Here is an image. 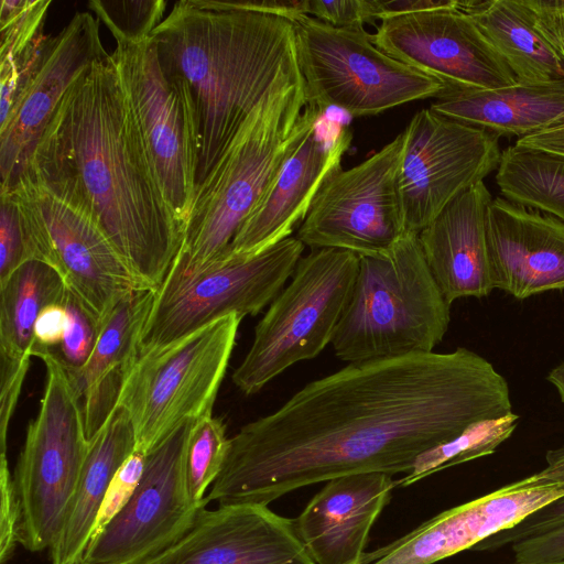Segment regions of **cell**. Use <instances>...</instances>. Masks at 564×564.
<instances>
[{
  "mask_svg": "<svg viewBox=\"0 0 564 564\" xmlns=\"http://www.w3.org/2000/svg\"><path fill=\"white\" fill-rule=\"evenodd\" d=\"M307 13L341 29H364L377 20L375 0H307Z\"/></svg>",
  "mask_w": 564,
  "mask_h": 564,
  "instance_id": "cell-39",
  "label": "cell"
},
{
  "mask_svg": "<svg viewBox=\"0 0 564 564\" xmlns=\"http://www.w3.org/2000/svg\"><path fill=\"white\" fill-rule=\"evenodd\" d=\"M520 416H507L476 423L459 436L443 443L417 458L410 473L395 480L397 487H408L445 468L494 454L518 426Z\"/></svg>",
  "mask_w": 564,
  "mask_h": 564,
  "instance_id": "cell-30",
  "label": "cell"
},
{
  "mask_svg": "<svg viewBox=\"0 0 564 564\" xmlns=\"http://www.w3.org/2000/svg\"><path fill=\"white\" fill-rule=\"evenodd\" d=\"M449 322L451 304L426 264L419 234L406 231L388 252L359 257L332 345L348 364L432 352Z\"/></svg>",
  "mask_w": 564,
  "mask_h": 564,
  "instance_id": "cell-5",
  "label": "cell"
},
{
  "mask_svg": "<svg viewBox=\"0 0 564 564\" xmlns=\"http://www.w3.org/2000/svg\"><path fill=\"white\" fill-rule=\"evenodd\" d=\"M242 317L236 314L166 345L140 350L117 401L149 453L191 420L212 415Z\"/></svg>",
  "mask_w": 564,
  "mask_h": 564,
  "instance_id": "cell-6",
  "label": "cell"
},
{
  "mask_svg": "<svg viewBox=\"0 0 564 564\" xmlns=\"http://www.w3.org/2000/svg\"><path fill=\"white\" fill-rule=\"evenodd\" d=\"M392 58L458 89H495L518 82L470 15L435 9L388 17L372 34Z\"/></svg>",
  "mask_w": 564,
  "mask_h": 564,
  "instance_id": "cell-16",
  "label": "cell"
},
{
  "mask_svg": "<svg viewBox=\"0 0 564 564\" xmlns=\"http://www.w3.org/2000/svg\"><path fill=\"white\" fill-rule=\"evenodd\" d=\"M546 466L540 471L523 478L529 486L560 484L564 486V446L550 449L545 455Z\"/></svg>",
  "mask_w": 564,
  "mask_h": 564,
  "instance_id": "cell-45",
  "label": "cell"
},
{
  "mask_svg": "<svg viewBox=\"0 0 564 564\" xmlns=\"http://www.w3.org/2000/svg\"><path fill=\"white\" fill-rule=\"evenodd\" d=\"M135 448L128 412L116 405L89 440L88 453L59 534L51 546L52 564L83 561L112 478Z\"/></svg>",
  "mask_w": 564,
  "mask_h": 564,
  "instance_id": "cell-26",
  "label": "cell"
},
{
  "mask_svg": "<svg viewBox=\"0 0 564 564\" xmlns=\"http://www.w3.org/2000/svg\"><path fill=\"white\" fill-rule=\"evenodd\" d=\"M516 145L564 156V123L518 139Z\"/></svg>",
  "mask_w": 564,
  "mask_h": 564,
  "instance_id": "cell-44",
  "label": "cell"
},
{
  "mask_svg": "<svg viewBox=\"0 0 564 564\" xmlns=\"http://www.w3.org/2000/svg\"><path fill=\"white\" fill-rule=\"evenodd\" d=\"M229 447L226 426L213 415L196 420L189 432L185 456V482L189 500L207 506V488L220 474Z\"/></svg>",
  "mask_w": 564,
  "mask_h": 564,
  "instance_id": "cell-31",
  "label": "cell"
},
{
  "mask_svg": "<svg viewBox=\"0 0 564 564\" xmlns=\"http://www.w3.org/2000/svg\"><path fill=\"white\" fill-rule=\"evenodd\" d=\"M546 380L556 389L561 402L564 404V361L547 373Z\"/></svg>",
  "mask_w": 564,
  "mask_h": 564,
  "instance_id": "cell-46",
  "label": "cell"
},
{
  "mask_svg": "<svg viewBox=\"0 0 564 564\" xmlns=\"http://www.w3.org/2000/svg\"><path fill=\"white\" fill-rule=\"evenodd\" d=\"M326 112L307 102L302 77L252 110L197 185L170 273L197 272L227 252L286 160Z\"/></svg>",
  "mask_w": 564,
  "mask_h": 564,
  "instance_id": "cell-4",
  "label": "cell"
},
{
  "mask_svg": "<svg viewBox=\"0 0 564 564\" xmlns=\"http://www.w3.org/2000/svg\"><path fill=\"white\" fill-rule=\"evenodd\" d=\"M434 98L433 111L498 138L522 139L564 123V82L495 89L446 86Z\"/></svg>",
  "mask_w": 564,
  "mask_h": 564,
  "instance_id": "cell-25",
  "label": "cell"
},
{
  "mask_svg": "<svg viewBox=\"0 0 564 564\" xmlns=\"http://www.w3.org/2000/svg\"><path fill=\"white\" fill-rule=\"evenodd\" d=\"M308 104L373 116L436 97L446 85L380 51L364 29H341L310 15L293 22Z\"/></svg>",
  "mask_w": 564,
  "mask_h": 564,
  "instance_id": "cell-9",
  "label": "cell"
},
{
  "mask_svg": "<svg viewBox=\"0 0 564 564\" xmlns=\"http://www.w3.org/2000/svg\"><path fill=\"white\" fill-rule=\"evenodd\" d=\"M30 359L14 360L0 357V441L1 453L7 452V434L10 420L18 404L26 377Z\"/></svg>",
  "mask_w": 564,
  "mask_h": 564,
  "instance_id": "cell-40",
  "label": "cell"
},
{
  "mask_svg": "<svg viewBox=\"0 0 564 564\" xmlns=\"http://www.w3.org/2000/svg\"><path fill=\"white\" fill-rule=\"evenodd\" d=\"M399 188L406 231L419 234L469 187L497 171L499 138L433 111H417L404 129Z\"/></svg>",
  "mask_w": 564,
  "mask_h": 564,
  "instance_id": "cell-15",
  "label": "cell"
},
{
  "mask_svg": "<svg viewBox=\"0 0 564 564\" xmlns=\"http://www.w3.org/2000/svg\"><path fill=\"white\" fill-rule=\"evenodd\" d=\"M110 54L163 192L183 226L197 189L199 122L192 91L166 74L151 36L116 40Z\"/></svg>",
  "mask_w": 564,
  "mask_h": 564,
  "instance_id": "cell-11",
  "label": "cell"
},
{
  "mask_svg": "<svg viewBox=\"0 0 564 564\" xmlns=\"http://www.w3.org/2000/svg\"><path fill=\"white\" fill-rule=\"evenodd\" d=\"M61 303L67 314V327L61 344L50 350L73 377L91 356L104 322L67 286Z\"/></svg>",
  "mask_w": 564,
  "mask_h": 564,
  "instance_id": "cell-32",
  "label": "cell"
},
{
  "mask_svg": "<svg viewBox=\"0 0 564 564\" xmlns=\"http://www.w3.org/2000/svg\"><path fill=\"white\" fill-rule=\"evenodd\" d=\"M516 2L564 64V0H516Z\"/></svg>",
  "mask_w": 564,
  "mask_h": 564,
  "instance_id": "cell-37",
  "label": "cell"
},
{
  "mask_svg": "<svg viewBox=\"0 0 564 564\" xmlns=\"http://www.w3.org/2000/svg\"><path fill=\"white\" fill-rule=\"evenodd\" d=\"M492 196L480 182L451 202L419 232L426 264L446 301L485 297L494 290L487 243Z\"/></svg>",
  "mask_w": 564,
  "mask_h": 564,
  "instance_id": "cell-23",
  "label": "cell"
},
{
  "mask_svg": "<svg viewBox=\"0 0 564 564\" xmlns=\"http://www.w3.org/2000/svg\"><path fill=\"white\" fill-rule=\"evenodd\" d=\"M516 563H541L564 558V524L511 544Z\"/></svg>",
  "mask_w": 564,
  "mask_h": 564,
  "instance_id": "cell-41",
  "label": "cell"
},
{
  "mask_svg": "<svg viewBox=\"0 0 564 564\" xmlns=\"http://www.w3.org/2000/svg\"><path fill=\"white\" fill-rule=\"evenodd\" d=\"M563 495V485L529 486L520 479L445 510L393 542L366 552L362 564H434L473 550Z\"/></svg>",
  "mask_w": 564,
  "mask_h": 564,
  "instance_id": "cell-18",
  "label": "cell"
},
{
  "mask_svg": "<svg viewBox=\"0 0 564 564\" xmlns=\"http://www.w3.org/2000/svg\"><path fill=\"white\" fill-rule=\"evenodd\" d=\"M106 52L99 20L88 11L76 12L50 36L39 68L8 119L0 124V194L10 192L55 111L74 83Z\"/></svg>",
  "mask_w": 564,
  "mask_h": 564,
  "instance_id": "cell-17",
  "label": "cell"
},
{
  "mask_svg": "<svg viewBox=\"0 0 564 564\" xmlns=\"http://www.w3.org/2000/svg\"><path fill=\"white\" fill-rule=\"evenodd\" d=\"M149 564H315L294 520L269 506L203 508L192 529Z\"/></svg>",
  "mask_w": 564,
  "mask_h": 564,
  "instance_id": "cell-20",
  "label": "cell"
},
{
  "mask_svg": "<svg viewBox=\"0 0 564 564\" xmlns=\"http://www.w3.org/2000/svg\"><path fill=\"white\" fill-rule=\"evenodd\" d=\"M358 269L359 256L341 249H314L299 260L234 371L232 382L243 394L259 392L285 369L315 358L332 343Z\"/></svg>",
  "mask_w": 564,
  "mask_h": 564,
  "instance_id": "cell-7",
  "label": "cell"
},
{
  "mask_svg": "<svg viewBox=\"0 0 564 564\" xmlns=\"http://www.w3.org/2000/svg\"><path fill=\"white\" fill-rule=\"evenodd\" d=\"M77 564H86V563H84V562H80V563H77Z\"/></svg>",
  "mask_w": 564,
  "mask_h": 564,
  "instance_id": "cell-48",
  "label": "cell"
},
{
  "mask_svg": "<svg viewBox=\"0 0 564 564\" xmlns=\"http://www.w3.org/2000/svg\"><path fill=\"white\" fill-rule=\"evenodd\" d=\"M510 413L506 378L465 347L348 364L230 437L207 499L269 506L345 475H405L430 449Z\"/></svg>",
  "mask_w": 564,
  "mask_h": 564,
  "instance_id": "cell-1",
  "label": "cell"
},
{
  "mask_svg": "<svg viewBox=\"0 0 564 564\" xmlns=\"http://www.w3.org/2000/svg\"><path fill=\"white\" fill-rule=\"evenodd\" d=\"M487 243L494 289L518 300L564 291V221L492 197Z\"/></svg>",
  "mask_w": 564,
  "mask_h": 564,
  "instance_id": "cell-21",
  "label": "cell"
},
{
  "mask_svg": "<svg viewBox=\"0 0 564 564\" xmlns=\"http://www.w3.org/2000/svg\"><path fill=\"white\" fill-rule=\"evenodd\" d=\"M304 247L289 237L256 254L224 256L194 273L169 272L155 291L140 350L166 345L228 315H257L282 291Z\"/></svg>",
  "mask_w": 564,
  "mask_h": 564,
  "instance_id": "cell-10",
  "label": "cell"
},
{
  "mask_svg": "<svg viewBox=\"0 0 564 564\" xmlns=\"http://www.w3.org/2000/svg\"><path fill=\"white\" fill-rule=\"evenodd\" d=\"M21 178L89 215L133 275L152 290L161 286L181 248L183 226L110 54L70 87Z\"/></svg>",
  "mask_w": 564,
  "mask_h": 564,
  "instance_id": "cell-2",
  "label": "cell"
},
{
  "mask_svg": "<svg viewBox=\"0 0 564 564\" xmlns=\"http://www.w3.org/2000/svg\"><path fill=\"white\" fill-rule=\"evenodd\" d=\"M67 327V314L62 303L46 306L39 315L34 326L35 348L54 349L65 335ZM32 349V350H33Z\"/></svg>",
  "mask_w": 564,
  "mask_h": 564,
  "instance_id": "cell-42",
  "label": "cell"
},
{
  "mask_svg": "<svg viewBox=\"0 0 564 564\" xmlns=\"http://www.w3.org/2000/svg\"><path fill=\"white\" fill-rule=\"evenodd\" d=\"M150 36L163 70L192 91L200 137L197 185L252 110L302 77L294 25L283 17L182 0Z\"/></svg>",
  "mask_w": 564,
  "mask_h": 564,
  "instance_id": "cell-3",
  "label": "cell"
},
{
  "mask_svg": "<svg viewBox=\"0 0 564 564\" xmlns=\"http://www.w3.org/2000/svg\"><path fill=\"white\" fill-rule=\"evenodd\" d=\"M88 7L116 40L142 41L162 22L164 0H91Z\"/></svg>",
  "mask_w": 564,
  "mask_h": 564,
  "instance_id": "cell-33",
  "label": "cell"
},
{
  "mask_svg": "<svg viewBox=\"0 0 564 564\" xmlns=\"http://www.w3.org/2000/svg\"><path fill=\"white\" fill-rule=\"evenodd\" d=\"M513 564H564V558L551 562H541V563H513Z\"/></svg>",
  "mask_w": 564,
  "mask_h": 564,
  "instance_id": "cell-47",
  "label": "cell"
},
{
  "mask_svg": "<svg viewBox=\"0 0 564 564\" xmlns=\"http://www.w3.org/2000/svg\"><path fill=\"white\" fill-rule=\"evenodd\" d=\"M397 487L391 475L361 473L325 481L294 519L315 564H362L369 533Z\"/></svg>",
  "mask_w": 564,
  "mask_h": 564,
  "instance_id": "cell-22",
  "label": "cell"
},
{
  "mask_svg": "<svg viewBox=\"0 0 564 564\" xmlns=\"http://www.w3.org/2000/svg\"><path fill=\"white\" fill-rule=\"evenodd\" d=\"M495 181L503 198L564 221V156L509 145Z\"/></svg>",
  "mask_w": 564,
  "mask_h": 564,
  "instance_id": "cell-29",
  "label": "cell"
},
{
  "mask_svg": "<svg viewBox=\"0 0 564 564\" xmlns=\"http://www.w3.org/2000/svg\"><path fill=\"white\" fill-rule=\"evenodd\" d=\"M377 20L457 6V0H375Z\"/></svg>",
  "mask_w": 564,
  "mask_h": 564,
  "instance_id": "cell-43",
  "label": "cell"
},
{
  "mask_svg": "<svg viewBox=\"0 0 564 564\" xmlns=\"http://www.w3.org/2000/svg\"><path fill=\"white\" fill-rule=\"evenodd\" d=\"M351 141L348 124L326 112L286 160L224 256L256 254L289 238L324 183L341 169Z\"/></svg>",
  "mask_w": 564,
  "mask_h": 564,
  "instance_id": "cell-19",
  "label": "cell"
},
{
  "mask_svg": "<svg viewBox=\"0 0 564 564\" xmlns=\"http://www.w3.org/2000/svg\"><path fill=\"white\" fill-rule=\"evenodd\" d=\"M3 194L19 207L32 260L53 267L102 322L128 294L150 289L82 209L28 178Z\"/></svg>",
  "mask_w": 564,
  "mask_h": 564,
  "instance_id": "cell-12",
  "label": "cell"
},
{
  "mask_svg": "<svg viewBox=\"0 0 564 564\" xmlns=\"http://www.w3.org/2000/svg\"><path fill=\"white\" fill-rule=\"evenodd\" d=\"M520 84L564 82V64L516 0H458Z\"/></svg>",
  "mask_w": 564,
  "mask_h": 564,
  "instance_id": "cell-27",
  "label": "cell"
},
{
  "mask_svg": "<svg viewBox=\"0 0 564 564\" xmlns=\"http://www.w3.org/2000/svg\"><path fill=\"white\" fill-rule=\"evenodd\" d=\"M66 285L50 264L30 260L0 284V357L31 359L40 313L59 303Z\"/></svg>",
  "mask_w": 564,
  "mask_h": 564,
  "instance_id": "cell-28",
  "label": "cell"
},
{
  "mask_svg": "<svg viewBox=\"0 0 564 564\" xmlns=\"http://www.w3.org/2000/svg\"><path fill=\"white\" fill-rule=\"evenodd\" d=\"M0 284L32 260L19 207L10 194H0Z\"/></svg>",
  "mask_w": 564,
  "mask_h": 564,
  "instance_id": "cell-34",
  "label": "cell"
},
{
  "mask_svg": "<svg viewBox=\"0 0 564 564\" xmlns=\"http://www.w3.org/2000/svg\"><path fill=\"white\" fill-rule=\"evenodd\" d=\"M194 420L171 433L147 456L134 492L90 540L86 564H149L173 547L206 506L194 505L185 482V456Z\"/></svg>",
  "mask_w": 564,
  "mask_h": 564,
  "instance_id": "cell-14",
  "label": "cell"
},
{
  "mask_svg": "<svg viewBox=\"0 0 564 564\" xmlns=\"http://www.w3.org/2000/svg\"><path fill=\"white\" fill-rule=\"evenodd\" d=\"M154 296L155 290L141 289L121 300L104 321L86 365L69 377L79 397L88 440L116 408L123 380L140 352Z\"/></svg>",
  "mask_w": 564,
  "mask_h": 564,
  "instance_id": "cell-24",
  "label": "cell"
},
{
  "mask_svg": "<svg viewBox=\"0 0 564 564\" xmlns=\"http://www.w3.org/2000/svg\"><path fill=\"white\" fill-rule=\"evenodd\" d=\"M0 563L6 564L19 543L20 502L6 453L0 455Z\"/></svg>",
  "mask_w": 564,
  "mask_h": 564,
  "instance_id": "cell-38",
  "label": "cell"
},
{
  "mask_svg": "<svg viewBox=\"0 0 564 564\" xmlns=\"http://www.w3.org/2000/svg\"><path fill=\"white\" fill-rule=\"evenodd\" d=\"M46 383L36 416L13 470L21 509L19 543L31 552L50 550L63 527L87 453L79 397L50 349L36 348Z\"/></svg>",
  "mask_w": 564,
  "mask_h": 564,
  "instance_id": "cell-8",
  "label": "cell"
},
{
  "mask_svg": "<svg viewBox=\"0 0 564 564\" xmlns=\"http://www.w3.org/2000/svg\"><path fill=\"white\" fill-rule=\"evenodd\" d=\"M404 132L368 159L338 170L321 187L297 239L314 249L377 256L406 232L399 188Z\"/></svg>",
  "mask_w": 564,
  "mask_h": 564,
  "instance_id": "cell-13",
  "label": "cell"
},
{
  "mask_svg": "<svg viewBox=\"0 0 564 564\" xmlns=\"http://www.w3.org/2000/svg\"><path fill=\"white\" fill-rule=\"evenodd\" d=\"M564 524V495L544 505L514 525L474 546V551H495L508 544L547 532Z\"/></svg>",
  "mask_w": 564,
  "mask_h": 564,
  "instance_id": "cell-36",
  "label": "cell"
},
{
  "mask_svg": "<svg viewBox=\"0 0 564 564\" xmlns=\"http://www.w3.org/2000/svg\"><path fill=\"white\" fill-rule=\"evenodd\" d=\"M147 456L148 453L145 451L135 447L120 466L108 488L90 540L98 535L128 502L142 478Z\"/></svg>",
  "mask_w": 564,
  "mask_h": 564,
  "instance_id": "cell-35",
  "label": "cell"
}]
</instances>
